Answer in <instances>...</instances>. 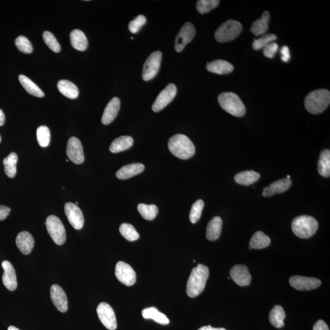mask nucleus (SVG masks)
Wrapping results in <instances>:
<instances>
[{
  "mask_svg": "<svg viewBox=\"0 0 330 330\" xmlns=\"http://www.w3.org/2000/svg\"><path fill=\"white\" fill-rule=\"evenodd\" d=\"M209 276V269L207 266L198 264L192 268L187 282L186 294L191 298L196 297L202 292Z\"/></svg>",
  "mask_w": 330,
  "mask_h": 330,
  "instance_id": "obj_1",
  "label": "nucleus"
},
{
  "mask_svg": "<svg viewBox=\"0 0 330 330\" xmlns=\"http://www.w3.org/2000/svg\"><path fill=\"white\" fill-rule=\"evenodd\" d=\"M168 148L173 156L182 160L191 158L195 153L194 143L182 134L172 136L169 140Z\"/></svg>",
  "mask_w": 330,
  "mask_h": 330,
  "instance_id": "obj_2",
  "label": "nucleus"
},
{
  "mask_svg": "<svg viewBox=\"0 0 330 330\" xmlns=\"http://www.w3.org/2000/svg\"><path fill=\"white\" fill-rule=\"evenodd\" d=\"M330 103L328 90L321 89L313 90L308 94L304 100V106L310 114H321L327 108Z\"/></svg>",
  "mask_w": 330,
  "mask_h": 330,
  "instance_id": "obj_3",
  "label": "nucleus"
},
{
  "mask_svg": "<svg viewBox=\"0 0 330 330\" xmlns=\"http://www.w3.org/2000/svg\"><path fill=\"white\" fill-rule=\"evenodd\" d=\"M318 228L317 220L310 216H297L292 222V230L294 234L300 238H312L317 232Z\"/></svg>",
  "mask_w": 330,
  "mask_h": 330,
  "instance_id": "obj_4",
  "label": "nucleus"
},
{
  "mask_svg": "<svg viewBox=\"0 0 330 330\" xmlns=\"http://www.w3.org/2000/svg\"><path fill=\"white\" fill-rule=\"evenodd\" d=\"M218 101L222 109L234 116L242 117L246 114V106L235 93L226 92L220 94Z\"/></svg>",
  "mask_w": 330,
  "mask_h": 330,
  "instance_id": "obj_5",
  "label": "nucleus"
},
{
  "mask_svg": "<svg viewBox=\"0 0 330 330\" xmlns=\"http://www.w3.org/2000/svg\"><path fill=\"white\" fill-rule=\"evenodd\" d=\"M242 31L240 22L229 20L224 22L214 32V38L219 42H228L234 40Z\"/></svg>",
  "mask_w": 330,
  "mask_h": 330,
  "instance_id": "obj_6",
  "label": "nucleus"
},
{
  "mask_svg": "<svg viewBox=\"0 0 330 330\" xmlns=\"http://www.w3.org/2000/svg\"><path fill=\"white\" fill-rule=\"evenodd\" d=\"M46 230L52 240L58 246H62L66 240V232L64 225L58 217L50 216L46 222Z\"/></svg>",
  "mask_w": 330,
  "mask_h": 330,
  "instance_id": "obj_7",
  "label": "nucleus"
},
{
  "mask_svg": "<svg viewBox=\"0 0 330 330\" xmlns=\"http://www.w3.org/2000/svg\"><path fill=\"white\" fill-rule=\"evenodd\" d=\"M162 59L161 52H154L150 55L143 66L142 77L144 81H150L156 76L160 68Z\"/></svg>",
  "mask_w": 330,
  "mask_h": 330,
  "instance_id": "obj_8",
  "label": "nucleus"
},
{
  "mask_svg": "<svg viewBox=\"0 0 330 330\" xmlns=\"http://www.w3.org/2000/svg\"><path fill=\"white\" fill-rule=\"evenodd\" d=\"M98 317L107 329L115 330L117 328V320L114 309L107 302H102L97 308Z\"/></svg>",
  "mask_w": 330,
  "mask_h": 330,
  "instance_id": "obj_9",
  "label": "nucleus"
},
{
  "mask_svg": "<svg viewBox=\"0 0 330 330\" xmlns=\"http://www.w3.org/2000/svg\"><path fill=\"white\" fill-rule=\"evenodd\" d=\"M196 34V30L190 22H186L181 28L176 38L174 48L177 52L183 50L186 44L190 42Z\"/></svg>",
  "mask_w": 330,
  "mask_h": 330,
  "instance_id": "obj_10",
  "label": "nucleus"
},
{
  "mask_svg": "<svg viewBox=\"0 0 330 330\" xmlns=\"http://www.w3.org/2000/svg\"><path fill=\"white\" fill-rule=\"evenodd\" d=\"M177 94V88L174 84H170L159 94L152 104L154 112H159L172 102Z\"/></svg>",
  "mask_w": 330,
  "mask_h": 330,
  "instance_id": "obj_11",
  "label": "nucleus"
},
{
  "mask_svg": "<svg viewBox=\"0 0 330 330\" xmlns=\"http://www.w3.org/2000/svg\"><path fill=\"white\" fill-rule=\"evenodd\" d=\"M115 275L121 283L126 286L134 285L136 280V272L130 265L122 261L116 264Z\"/></svg>",
  "mask_w": 330,
  "mask_h": 330,
  "instance_id": "obj_12",
  "label": "nucleus"
},
{
  "mask_svg": "<svg viewBox=\"0 0 330 330\" xmlns=\"http://www.w3.org/2000/svg\"><path fill=\"white\" fill-rule=\"evenodd\" d=\"M66 216L74 229L79 230L84 227V219L81 209L75 204L67 202L64 206Z\"/></svg>",
  "mask_w": 330,
  "mask_h": 330,
  "instance_id": "obj_13",
  "label": "nucleus"
},
{
  "mask_svg": "<svg viewBox=\"0 0 330 330\" xmlns=\"http://www.w3.org/2000/svg\"><path fill=\"white\" fill-rule=\"evenodd\" d=\"M66 152L68 158L73 163L80 164L84 163V148L80 140L76 137H71L68 140Z\"/></svg>",
  "mask_w": 330,
  "mask_h": 330,
  "instance_id": "obj_14",
  "label": "nucleus"
},
{
  "mask_svg": "<svg viewBox=\"0 0 330 330\" xmlns=\"http://www.w3.org/2000/svg\"><path fill=\"white\" fill-rule=\"evenodd\" d=\"M290 284L298 290H316L322 284L321 280L316 278L293 276L290 279Z\"/></svg>",
  "mask_w": 330,
  "mask_h": 330,
  "instance_id": "obj_15",
  "label": "nucleus"
},
{
  "mask_svg": "<svg viewBox=\"0 0 330 330\" xmlns=\"http://www.w3.org/2000/svg\"><path fill=\"white\" fill-rule=\"evenodd\" d=\"M52 301L59 312H65L68 310L67 296L64 290L59 285L54 284L50 288Z\"/></svg>",
  "mask_w": 330,
  "mask_h": 330,
  "instance_id": "obj_16",
  "label": "nucleus"
},
{
  "mask_svg": "<svg viewBox=\"0 0 330 330\" xmlns=\"http://www.w3.org/2000/svg\"><path fill=\"white\" fill-rule=\"evenodd\" d=\"M2 268L4 270V274L2 276V283L7 290L14 291L18 287V280L14 268L9 261H2Z\"/></svg>",
  "mask_w": 330,
  "mask_h": 330,
  "instance_id": "obj_17",
  "label": "nucleus"
},
{
  "mask_svg": "<svg viewBox=\"0 0 330 330\" xmlns=\"http://www.w3.org/2000/svg\"><path fill=\"white\" fill-rule=\"evenodd\" d=\"M230 275L231 278L238 286H246L250 285L251 282V274L246 266H234L230 270Z\"/></svg>",
  "mask_w": 330,
  "mask_h": 330,
  "instance_id": "obj_18",
  "label": "nucleus"
},
{
  "mask_svg": "<svg viewBox=\"0 0 330 330\" xmlns=\"http://www.w3.org/2000/svg\"><path fill=\"white\" fill-rule=\"evenodd\" d=\"M290 178H284L274 182L270 185L264 188L262 196L265 198L271 197L274 194H280L287 191L292 185Z\"/></svg>",
  "mask_w": 330,
  "mask_h": 330,
  "instance_id": "obj_19",
  "label": "nucleus"
},
{
  "mask_svg": "<svg viewBox=\"0 0 330 330\" xmlns=\"http://www.w3.org/2000/svg\"><path fill=\"white\" fill-rule=\"evenodd\" d=\"M16 244L20 252L24 255L31 253L34 246V238L31 234L23 231L18 234L16 238Z\"/></svg>",
  "mask_w": 330,
  "mask_h": 330,
  "instance_id": "obj_20",
  "label": "nucleus"
},
{
  "mask_svg": "<svg viewBox=\"0 0 330 330\" xmlns=\"http://www.w3.org/2000/svg\"><path fill=\"white\" fill-rule=\"evenodd\" d=\"M120 99L118 98H114L110 100L104 108L102 122L104 125L110 124L116 118L118 112L120 111Z\"/></svg>",
  "mask_w": 330,
  "mask_h": 330,
  "instance_id": "obj_21",
  "label": "nucleus"
},
{
  "mask_svg": "<svg viewBox=\"0 0 330 330\" xmlns=\"http://www.w3.org/2000/svg\"><path fill=\"white\" fill-rule=\"evenodd\" d=\"M144 166L142 164H132L125 165L118 170L116 177L120 180H128L139 174L144 170Z\"/></svg>",
  "mask_w": 330,
  "mask_h": 330,
  "instance_id": "obj_22",
  "label": "nucleus"
},
{
  "mask_svg": "<svg viewBox=\"0 0 330 330\" xmlns=\"http://www.w3.org/2000/svg\"><path fill=\"white\" fill-rule=\"evenodd\" d=\"M206 68L210 72L224 75L232 72L234 70V66L226 60H217L208 62Z\"/></svg>",
  "mask_w": 330,
  "mask_h": 330,
  "instance_id": "obj_23",
  "label": "nucleus"
},
{
  "mask_svg": "<svg viewBox=\"0 0 330 330\" xmlns=\"http://www.w3.org/2000/svg\"><path fill=\"white\" fill-rule=\"evenodd\" d=\"M270 20V13L268 11H264L260 18L253 22L251 27V32L256 36L264 35L268 31V22Z\"/></svg>",
  "mask_w": 330,
  "mask_h": 330,
  "instance_id": "obj_24",
  "label": "nucleus"
},
{
  "mask_svg": "<svg viewBox=\"0 0 330 330\" xmlns=\"http://www.w3.org/2000/svg\"><path fill=\"white\" fill-rule=\"evenodd\" d=\"M222 220L219 216L214 217L208 222L206 236L208 240H216L221 235L222 230Z\"/></svg>",
  "mask_w": 330,
  "mask_h": 330,
  "instance_id": "obj_25",
  "label": "nucleus"
},
{
  "mask_svg": "<svg viewBox=\"0 0 330 330\" xmlns=\"http://www.w3.org/2000/svg\"><path fill=\"white\" fill-rule=\"evenodd\" d=\"M70 40L71 45L78 51L86 50L88 42L84 33L80 30H74L70 32Z\"/></svg>",
  "mask_w": 330,
  "mask_h": 330,
  "instance_id": "obj_26",
  "label": "nucleus"
},
{
  "mask_svg": "<svg viewBox=\"0 0 330 330\" xmlns=\"http://www.w3.org/2000/svg\"><path fill=\"white\" fill-rule=\"evenodd\" d=\"M58 89L65 97L70 99H75L78 98L79 90L76 85L66 80H62L58 82Z\"/></svg>",
  "mask_w": 330,
  "mask_h": 330,
  "instance_id": "obj_27",
  "label": "nucleus"
},
{
  "mask_svg": "<svg viewBox=\"0 0 330 330\" xmlns=\"http://www.w3.org/2000/svg\"><path fill=\"white\" fill-rule=\"evenodd\" d=\"M133 144V138L130 136H120L112 142L110 146V150L112 153L122 152L130 148Z\"/></svg>",
  "mask_w": 330,
  "mask_h": 330,
  "instance_id": "obj_28",
  "label": "nucleus"
},
{
  "mask_svg": "<svg viewBox=\"0 0 330 330\" xmlns=\"http://www.w3.org/2000/svg\"><path fill=\"white\" fill-rule=\"evenodd\" d=\"M260 173L254 170H244L238 173L235 176L234 180L236 183L240 185L248 186L260 180Z\"/></svg>",
  "mask_w": 330,
  "mask_h": 330,
  "instance_id": "obj_29",
  "label": "nucleus"
},
{
  "mask_svg": "<svg viewBox=\"0 0 330 330\" xmlns=\"http://www.w3.org/2000/svg\"><path fill=\"white\" fill-rule=\"evenodd\" d=\"M286 314L284 309L280 305L274 306L269 314V321L272 326L277 328H280L284 326V320Z\"/></svg>",
  "mask_w": 330,
  "mask_h": 330,
  "instance_id": "obj_30",
  "label": "nucleus"
},
{
  "mask_svg": "<svg viewBox=\"0 0 330 330\" xmlns=\"http://www.w3.org/2000/svg\"><path fill=\"white\" fill-rule=\"evenodd\" d=\"M142 317L146 319H152L156 323L164 324H170V320L164 314L160 312L156 308H146L142 310Z\"/></svg>",
  "mask_w": 330,
  "mask_h": 330,
  "instance_id": "obj_31",
  "label": "nucleus"
},
{
  "mask_svg": "<svg viewBox=\"0 0 330 330\" xmlns=\"http://www.w3.org/2000/svg\"><path fill=\"white\" fill-rule=\"evenodd\" d=\"M18 80L22 86L24 87V89L30 94L40 98L44 97V93L42 90L31 79H30L28 77L24 75H20L18 76Z\"/></svg>",
  "mask_w": 330,
  "mask_h": 330,
  "instance_id": "obj_32",
  "label": "nucleus"
},
{
  "mask_svg": "<svg viewBox=\"0 0 330 330\" xmlns=\"http://www.w3.org/2000/svg\"><path fill=\"white\" fill-rule=\"evenodd\" d=\"M318 172L324 178L330 176V151L324 150L322 151L318 162Z\"/></svg>",
  "mask_w": 330,
  "mask_h": 330,
  "instance_id": "obj_33",
  "label": "nucleus"
},
{
  "mask_svg": "<svg viewBox=\"0 0 330 330\" xmlns=\"http://www.w3.org/2000/svg\"><path fill=\"white\" fill-rule=\"evenodd\" d=\"M271 240L269 236L261 231H258L252 236L250 242V246L252 249L265 248L270 244Z\"/></svg>",
  "mask_w": 330,
  "mask_h": 330,
  "instance_id": "obj_34",
  "label": "nucleus"
},
{
  "mask_svg": "<svg viewBox=\"0 0 330 330\" xmlns=\"http://www.w3.org/2000/svg\"><path fill=\"white\" fill-rule=\"evenodd\" d=\"M18 156L14 152H11L9 156L4 160V172L8 178H12L16 174V164H18Z\"/></svg>",
  "mask_w": 330,
  "mask_h": 330,
  "instance_id": "obj_35",
  "label": "nucleus"
},
{
  "mask_svg": "<svg viewBox=\"0 0 330 330\" xmlns=\"http://www.w3.org/2000/svg\"><path fill=\"white\" fill-rule=\"evenodd\" d=\"M138 210L143 218L151 221L158 216V206L154 204L147 205L145 204H139L138 206Z\"/></svg>",
  "mask_w": 330,
  "mask_h": 330,
  "instance_id": "obj_36",
  "label": "nucleus"
},
{
  "mask_svg": "<svg viewBox=\"0 0 330 330\" xmlns=\"http://www.w3.org/2000/svg\"><path fill=\"white\" fill-rule=\"evenodd\" d=\"M120 234L128 241H136L140 238V234L138 233L136 228L130 224H121L120 227Z\"/></svg>",
  "mask_w": 330,
  "mask_h": 330,
  "instance_id": "obj_37",
  "label": "nucleus"
},
{
  "mask_svg": "<svg viewBox=\"0 0 330 330\" xmlns=\"http://www.w3.org/2000/svg\"><path fill=\"white\" fill-rule=\"evenodd\" d=\"M36 134L38 144L42 148L48 147L50 142V132L48 126H40L37 129Z\"/></svg>",
  "mask_w": 330,
  "mask_h": 330,
  "instance_id": "obj_38",
  "label": "nucleus"
},
{
  "mask_svg": "<svg viewBox=\"0 0 330 330\" xmlns=\"http://www.w3.org/2000/svg\"><path fill=\"white\" fill-rule=\"evenodd\" d=\"M219 4L218 0H200L197 2L196 10L198 12L204 14L218 6Z\"/></svg>",
  "mask_w": 330,
  "mask_h": 330,
  "instance_id": "obj_39",
  "label": "nucleus"
},
{
  "mask_svg": "<svg viewBox=\"0 0 330 330\" xmlns=\"http://www.w3.org/2000/svg\"><path fill=\"white\" fill-rule=\"evenodd\" d=\"M204 202L202 200H198L192 204L190 213V221L192 224H196L202 216Z\"/></svg>",
  "mask_w": 330,
  "mask_h": 330,
  "instance_id": "obj_40",
  "label": "nucleus"
},
{
  "mask_svg": "<svg viewBox=\"0 0 330 330\" xmlns=\"http://www.w3.org/2000/svg\"><path fill=\"white\" fill-rule=\"evenodd\" d=\"M277 38L276 36L274 34H264L262 36L254 40L252 43V48L255 50L262 49L268 44L274 42Z\"/></svg>",
  "mask_w": 330,
  "mask_h": 330,
  "instance_id": "obj_41",
  "label": "nucleus"
},
{
  "mask_svg": "<svg viewBox=\"0 0 330 330\" xmlns=\"http://www.w3.org/2000/svg\"><path fill=\"white\" fill-rule=\"evenodd\" d=\"M43 40L46 46L51 50L54 53H59L60 50V44L58 42L56 38L49 32H45L43 33Z\"/></svg>",
  "mask_w": 330,
  "mask_h": 330,
  "instance_id": "obj_42",
  "label": "nucleus"
},
{
  "mask_svg": "<svg viewBox=\"0 0 330 330\" xmlns=\"http://www.w3.org/2000/svg\"><path fill=\"white\" fill-rule=\"evenodd\" d=\"M16 46L22 53L30 54L32 52V46L30 41L24 36L16 38Z\"/></svg>",
  "mask_w": 330,
  "mask_h": 330,
  "instance_id": "obj_43",
  "label": "nucleus"
},
{
  "mask_svg": "<svg viewBox=\"0 0 330 330\" xmlns=\"http://www.w3.org/2000/svg\"><path fill=\"white\" fill-rule=\"evenodd\" d=\"M146 23V18L144 16L140 15L129 23L128 29L133 34H136Z\"/></svg>",
  "mask_w": 330,
  "mask_h": 330,
  "instance_id": "obj_44",
  "label": "nucleus"
},
{
  "mask_svg": "<svg viewBox=\"0 0 330 330\" xmlns=\"http://www.w3.org/2000/svg\"><path fill=\"white\" fill-rule=\"evenodd\" d=\"M278 45L276 42H273L268 44L265 48H263L264 56L268 58H273L278 51Z\"/></svg>",
  "mask_w": 330,
  "mask_h": 330,
  "instance_id": "obj_45",
  "label": "nucleus"
},
{
  "mask_svg": "<svg viewBox=\"0 0 330 330\" xmlns=\"http://www.w3.org/2000/svg\"><path fill=\"white\" fill-rule=\"evenodd\" d=\"M280 54H282L280 58H282V62H287L290 60V51L288 46H283L282 50H280Z\"/></svg>",
  "mask_w": 330,
  "mask_h": 330,
  "instance_id": "obj_46",
  "label": "nucleus"
},
{
  "mask_svg": "<svg viewBox=\"0 0 330 330\" xmlns=\"http://www.w3.org/2000/svg\"><path fill=\"white\" fill-rule=\"evenodd\" d=\"M10 208L5 206L0 205V221H4L9 216Z\"/></svg>",
  "mask_w": 330,
  "mask_h": 330,
  "instance_id": "obj_47",
  "label": "nucleus"
},
{
  "mask_svg": "<svg viewBox=\"0 0 330 330\" xmlns=\"http://www.w3.org/2000/svg\"><path fill=\"white\" fill-rule=\"evenodd\" d=\"M313 330H330L328 326L322 320H319L313 327Z\"/></svg>",
  "mask_w": 330,
  "mask_h": 330,
  "instance_id": "obj_48",
  "label": "nucleus"
},
{
  "mask_svg": "<svg viewBox=\"0 0 330 330\" xmlns=\"http://www.w3.org/2000/svg\"><path fill=\"white\" fill-rule=\"evenodd\" d=\"M198 330H226L224 328H214V327H212L210 326H202V328H200Z\"/></svg>",
  "mask_w": 330,
  "mask_h": 330,
  "instance_id": "obj_49",
  "label": "nucleus"
},
{
  "mask_svg": "<svg viewBox=\"0 0 330 330\" xmlns=\"http://www.w3.org/2000/svg\"><path fill=\"white\" fill-rule=\"evenodd\" d=\"M5 122V115L4 112L0 109V126H4Z\"/></svg>",
  "mask_w": 330,
  "mask_h": 330,
  "instance_id": "obj_50",
  "label": "nucleus"
},
{
  "mask_svg": "<svg viewBox=\"0 0 330 330\" xmlns=\"http://www.w3.org/2000/svg\"><path fill=\"white\" fill-rule=\"evenodd\" d=\"M8 330H19L14 326H10L9 328H8Z\"/></svg>",
  "mask_w": 330,
  "mask_h": 330,
  "instance_id": "obj_51",
  "label": "nucleus"
},
{
  "mask_svg": "<svg viewBox=\"0 0 330 330\" xmlns=\"http://www.w3.org/2000/svg\"><path fill=\"white\" fill-rule=\"evenodd\" d=\"M287 178H290V176H288H288H287Z\"/></svg>",
  "mask_w": 330,
  "mask_h": 330,
  "instance_id": "obj_52",
  "label": "nucleus"
},
{
  "mask_svg": "<svg viewBox=\"0 0 330 330\" xmlns=\"http://www.w3.org/2000/svg\"><path fill=\"white\" fill-rule=\"evenodd\" d=\"M2 142V137L1 136H0V142Z\"/></svg>",
  "mask_w": 330,
  "mask_h": 330,
  "instance_id": "obj_53",
  "label": "nucleus"
}]
</instances>
